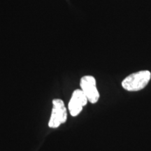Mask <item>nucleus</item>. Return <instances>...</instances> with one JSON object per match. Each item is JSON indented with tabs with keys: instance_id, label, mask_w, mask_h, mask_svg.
Returning a JSON list of instances; mask_svg holds the SVG:
<instances>
[{
	"instance_id": "nucleus-1",
	"label": "nucleus",
	"mask_w": 151,
	"mask_h": 151,
	"mask_svg": "<svg viewBox=\"0 0 151 151\" xmlns=\"http://www.w3.org/2000/svg\"><path fill=\"white\" fill-rule=\"evenodd\" d=\"M151 78V73L148 70L132 73L122 81V86L129 92H137L146 87Z\"/></svg>"
},
{
	"instance_id": "nucleus-2",
	"label": "nucleus",
	"mask_w": 151,
	"mask_h": 151,
	"mask_svg": "<svg viewBox=\"0 0 151 151\" xmlns=\"http://www.w3.org/2000/svg\"><path fill=\"white\" fill-rule=\"evenodd\" d=\"M67 120V112L63 101L60 99L52 100V108L48 122V127L52 129L59 127Z\"/></svg>"
},
{
	"instance_id": "nucleus-3",
	"label": "nucleus",
	"mask_w": 151,
	"mask_h": 151,
	"mask_svg": "<svg viewBox=\"0 0 151 151\" xmlns=\"http://www.w3.org/2000/svg\"><path fill=\"white\" fill-rule=\"evenodd\" d=\"M80 86L81 90L86 96L88 101L96 104L99 99V93L97 88L94 77L92 76H85L81 79Z\"/></svg>"
},
{
	"instance_id": "nucleus-4",
	"label": "nucleus",
	"mask_w": 151,
	"mask_h": 151,
	"mask_svg": "<svg viewBox=\"0 0 151 151\" xmlns=\"http://www.w3.org/2000/svg\"><path fill=\"white\" fill-rule=\"evenodd\" d=\"M88 102V100L81 89L74 90L68 104V109L71 116H78Z\"/></svg>"
}]
</instances>
